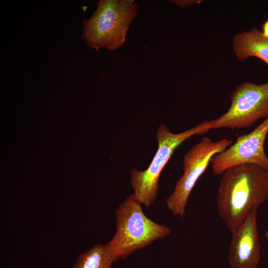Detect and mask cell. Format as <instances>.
Masks as SVG:
<instances>
[{
    "instance_id": "7a4b0ae2",
    "label": "cell",
    "mask_w": 268,
    "mask_h": 268,
    "mask_svg": "<svg viewBox=\"0 0 268 268\" xmlns=\"http://www.w3.org/2000/svg\"><path fill=\"white\" fill-rule=\"evenodd\" d=\"M141 205L133 194L116 211V232L106 244L113 262L171 234L170 228L147 217Z\"/></svg>"
},
{
    "instance_id": "9c48e42d",
    "label": "cell",
    "mask_w": 268,
    "mask_h": 268,
    "mask_svg": "<svg viewBox=\"0 0 268 268\" xmlns=\"http://www.w3.org/2000/svg\"><path fill=\"white\" fill-rule=\"evenodd\" d=\"M232 47L238 61L243 62L254 57L268 65V38L258 29L254 27L249 31L235 34Z\"/></svg>"
},
{
    "instance_id": "4fadbf2b",
    "label": "cell",
    "mask_w": 268,
    "mask_h": 268,
    "mask_svg": "<svg viewBox=\"0 0 268 268\" xmlns=\"http://www.w3.org/2000/svg\"><path fill=\"white\" fill-rule=\"evenodd\" d=\"M264 236L266 238H268V230L265 232Z\"/></svg>"
},
{
    "instance_id": "30bf717a",
    "label": "cell",
    "mask_w": 268,
    "mask_h": 268,
    "mask_svg": "<svg viewBox=\"0 0 268 268\" xmlns=\"http://www.w3.org/2000/svg\"><path fill=\"white\" fill-rule=\"evenodd\" d=\"M113 263L106 245L99 244L80 254L72 268H112Z\"/></svg>"
},
{
    "instance_id": "8992f818",
    "label": "cell",
    "mask_w": 268,
    "mask_h": 268,
    "mask_svg": "<svg viewBox=\"0 0 268 268\" xmlns=\"http://www.w3.org/2000/svg\"><path fill=\"white\" fill-rule=\"evenodd\" d=\"M227 111L214 120L212 129H239L252 126L261 119L268 118V82L257 84L243 82L230 96Z\"/></svg>"
},
{
    "instance_id": "3957f363",
    "label": "cell",
    "mask_w": 268,
    "mask_h": 268,
    "mask_svg": "<svg viewBox=\"0 0 268 268\" xmlns=\"http://www.w3.org/2000/svg\"><path fill=\"white\" fill-rule=\"evenodd\" d=\"M134 0H100L88 20H84L82 38L87 46L99 51L115 50L126 40L130 25L136 17L138 5Z\"/></svg>"
},
{
    "instance_id": "8fae6325",
    "label": "cell",
    "mask_w": 268,
    "mask_h": 268,
    "mask_svg": "<svg viewBox=\"0 0 268 268\" xmlns=\"http://www.w3.org/2000/svg\"><path fill=\"white\" fill-rule=\"evenodd\" d=\"M170 2H172L175 3L176 5L181 6L182 7H185L188 6H191L200 2H201V0H170Z\"/></svg>"
},
{
    "instance_id": "ba28073f",
    "label": "cell",
    "mask_w": 268,
    "mask_h": 268,
    "mask_svg": "<svg viewBox=\"0 0 268 268\" xmlns=\"http://www.w3.org/2000/svg\"><path fill=\"white\" fill-rule=\"evenodd\" d=\"M258 205L232 235L228 260L232 268H257L261 259L257 225Z\"/></svg>"
},
{
    "instance_id": "277c9868",
    "label": "cell",
    "mask_w": 268,
    "mask_h": 268,
    "mask_svg": "<svg viewBox=\"0 0 268 268\" xmlns=\"http://www.w3.org/2000/svg\"><path fill=\"white\" fill-rule=\"evenodd\" d=\"M213 120H205L182 133H172L161 123L156 138L158 149L148 167L143 171L133 169L131 171V184L136 199L146 207L155 202L158 190V180L163 169L175 150L184 141L195 135L203 134L212 130Z\"/></svg>"
},
{
    "instance_id": "52a82bcc",
    "label": "cell",
    "mask_w": 268,
    "mask_h": 268,
    "mask_svg": "<svg viewBox=\"0 0 268 268\" xmlns=\"http://www.w3.org/2000/svg\"><path fill=\"white\" fill-rule=\"evenodd\" d=\"M268 134V118L248 134L237 137L228 148L210 160L214 174L221 176L228 168L242 164H252L268 170V156L264 143Z\"/></svg>"
},
{
    "instance_id": "5b68a950",
    "label": "cell",
    "mask_w": 268,
    "mask_h": 268,
    "mask_svg": "<svg viewBox=\"0 0 268 268\" xmlns=\"http://www.w3.org/2000/svg\"><path fill=\"white\" fill-rule=\"evenodd\" d=\"M233 143V140L227 138L213 141L204 136L187 152L183 158L184 173L177 182L173 192L165 200L167 207L174 215L185 216L191 193L211 158Z\"/></svg>"
},
{
    "instance_id": "7c38bea8",
    "label": "cell",
    "mask_w": 268,
    "mask_h": 268,
    "mask_svg": "<svg viewBox=\"0 0 268 268\" xmlns=\"http://www.w3.org/2000/svg\"><path fill=\"white\" fill-rule=\"evenodd\" d=\"M263 34L266 37L268 38V20L264 22L262 27Z\"/></svg>"
},
{
    "instance_id": "6da1fadb",
    "label": "cell",
    "mask_w": 268,
    "mask_h": 268,
    "mask_svg": "<svg viewBox=\"0 0 268 268\" xmlns=\"http://www.w3.org/2000/svg\"><path fill=\"white\" fill-rule=\"evenodd\" d=\"M221 176L217 210L233 235L252 208L268 200V170L255 164H242L228 168Z\"/></svg>"
}]
</instances>
